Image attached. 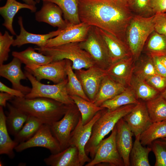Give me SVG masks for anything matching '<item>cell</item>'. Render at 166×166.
Segmentation results:
<instances>
[{"label":"cell","instance_id":"49","mask_svg":"<svg viewBox=\"0 0 166 166\" xmlns=\"http://www.w3.org/2000/svg\"><path fill=\"white\" fill-rule=\"evenodd\" d=\"M158 57L161 61L166 68V55H162Z\"/></svg>","mask_w":166,"mask_h":166},{"label":"cell","instance_id":"40","mask_svg":"<svg viewBox=\"0 0 166 166\" xmlns=\"http://www.w3.org/2000/svg\"><path fill=\"white\" fill-rule=\"evenodd\" d=\"M156 157L155 166H166V142L156 140L150 145Z\"/></svg>","mask_w":166,"mask_h":166},{"label":"cell","instance_id":"14","mask_svg":"<svg viewBox=\"0 0 166 166\" xmlns=\"http://www.w3.org/2000/svg\"><path fill=\"white\" fill-rule=\"evenodd\" d=\"M91 27L83 22L76 25L69 24L59 35L48 40L43 47H51L82 42L87 37Z\"/></svg>","mask_w":166,"mask_h":166},{"label":"cell","instance_id":"48","mask_svg":"<svg viewBox=\"0 0 166 166\" xmlns=\"http://www.w3.org/2000/svg\"><path fill=\"white\" fill-rule=\"evenodd\" d=\"M25 3L28 5L36 6L37 2L34 0H22Z\"/></svg>","mask_w":166,"mask_h":166},{"label":"cell","instance_id":"21","mask_svg":"<svg viewBox=\"0 0 166 166\" xmlns=\"http://www.w3.org/2000/svg\"><path fill=\"white\" fill-rule=\"evenodd\" d=\"M127 87L106 74L102 80L93 103L101 106L105 101L122 92Z\"/></svg>","mask_w":166,"mask_h":166},{"label":"cell","instance_id":"47","mask_svg":"<svg viewBox=\"0 0 166 166\" xmlns=\"http://www.w3.org/2000/svg\"><path fill=\"white\" fill-rule=\"evenodd\" d=\"M15 97L4 92L0 93V106L5 107L7 105V101L12 99Z\"/></svg>","mask_w":166,"mask_h":166},{"label":"cell","instance_id":"9","mask_svg":"<svg viewBox=\"0 0 166 166\" xmlns=\"http://www.w3.org/2000/svg\"><path fill=\"white\" fill-rule=\"evenodd\" d=\"M81 117V113L76 104L69 105L63 117L50 126L53 134L60 145L61 151L69 146L71 133Z\"/></svg>","mask_w":166,"mask_h":166},{"label":"cell","instance_id":"16","mask_svg":"<svg viewBox=\"0 0 166 166\" xmlns=\"http://www.w3.org/2000/svg\"><path fill=\"white\" fill-rule=\"evenodd\" d=\"M41 9L35 12V18L38 22L46 23L58 29L63 30L69 24L62 18L63 12L60 8L55 3L42 1Z\"/></svg>","mask_w":166,"mask_h":166},{"label":"cell","instance_id":"8","mask_svg":"<svg viewBox=\"0 0 166 166\" xmlns=\"http://www.w3.org/2000/svg\"><path fill=\"white\" fill-rule=\"evenodd\" d=\"M116 125L110 135L101 141L94 157L85 164V166H102L103 164L111 166H124L116 146Z\"/></svg>","mask_w":166,"mask_h":166},{"label":"cell","instance_id":"42","mask_svg":"<svg viewBox=\"0 0 166 166\" xmlns=\"http://www.w3.org/2000/svg\"><path fill=\"white\" fill-rule=\"evenodd\" d=\"M144 81L160 93L166 89V77L156 74L148 77Z\"/></svg>","mask_w":166,"mask_h":166},{"label":"cell","instance_id":"30","mask_svg":"<svg viewBox=\"0 0 166 166\" xmlns=\"http://www.w3.org/2000/svg\"><path fill=\"white\" fill-rule=\"evenodd\" d=\"M139 101L132 89L128 86L123 91L105 101L101 106L108 110H112L125 105H136Z\"/></svg>","mask_w":166,"mask_h":166},{"label":"cell","instance_id":"35","mask_svg":"<svg viewBox=\"0 0 166 166\" xmlns=\"http://www.w3.org/2000/svg\"><path fill=\"white\" fill-rule=\"evenodd\" d=\"M145 102L152 123L166 121V100L160 94Z\"/></svg>","mask_w":166,"mask_h":166},{"label":"cell","instance_id":"23","mask_svg":"<svg viewBox=\"0 0 166 166\" xmlns=\"http://www.w3.org/2000/svg\"><path fill=\"white\" fill-rule=\"evenodd\" d=\"M44 161L49 166H81L78 150L73 145L58 153L52 154L45 158Z\"/></svg>","mask_w":166,"mask_h":166},{"label":"cell","instance_id":"19","mask_svg":"<svg viewBox=\"0 0 166 166\" xmlns=\"http://www.w3.org/2000/svg\"><path fill=\"white\" fill-rule=\"evenodd\" d=\"M18 23L20 27V33L18 35H16L12 45L18 47L27 44H35L38 47H43L48 40L57 36L64 29H58L45 34H36L28 32L25 29L22 16L18 18Z\"/></svg>","mask_w":166,"mask_h":166},{"label":"cell","instance_id":"45","mask_svg":"<svg viewBox=\"0 0 166 166\" xmlns=\"http://www.w3.org/2000/svg\"><path fill=\"white\" fill-rule=\"evenodd\" d=\"M152 58L153 64L157 74L166 77V68L160 61L159 57L156 55H151Z\"/></svg>","mask_w":166,"mask_h":166},{"label":"cell","instance_id":"27","mask_svg":"<svg viewBox=\"0 0 166 166\" xmlns=\"http://www.w3.org/2000/svg\"><path fill=\"white\" fill-rule=\"evenodd\" d=\"M35 50V48L29 47L22 51H13L12 55L19 59L25 65H42L53 61L51 56L37 52Z\"/></svg>","mask_w":166,"mask_h":166},{"label":"cell","instance_id":"13","mask_svg":"<svg viewBox=\"0 0 166 166\" xmlns=\"http://www.w3.org/2000/svg\"><path fill=\"white\" fill-rule=\"evenodd\" d=\"M75 73L86 95L93 102L102 80L107 74L106 70L94 65L85 70H75Z\"/></svg>","mask_w":166,"mask_h":166},{"label":"cell","instance_id":"1","mask_svg":"<svg viewBox=\"0 0 166 166\" xmlns=\"http://www.w3.org/2000/svg\"><path fill=\"white\" fill-rule=\"evenodd\" d=\"M79 13L81 22L106 31L127 44L126 30L134 15L127 0H79Z\"/></svg>","mask_w":166,"mask_h":166},{"label":"cell","instance_id":"12","mask_svg":"<svg viewBox=\"0 0 166 166\" xmlns=\"http://www.w3.org/2000/svg\"><path fill=\"white\" fill-rule=\"evenodd\" d=\"M35 147L48 149L51 154L61 151L60 145L51 131L50 125L43 124L35 134L28 140L19 143L15 148L18 152Z\"/></svg>","mask_w":166,"mask_h":166},{"label":"cell","instance_id":"32","mask_svg":"<svg viewBox=\"0 0 166 166\" xmlns=\"http://www.w3.org/2000/svg\"><path fill=\"white\" fill-rule=\"evenodd\" d=\"M140 136L139 135L135 136V139L130 153L131 165L150 166L148 155L152 149L151 147H146L142 144Z\"/></svg>","mask_w":166,"mask_h":166},{"label":"cell","instance_id":"53","mask_svg":"<svg viewBox=\"0 0 166 166\" xmlns=\"http://www.w3.org/2000/svg\"><path fill=\"white\" fill-rule=\"evenodd\" d=\"M165 15L166 16V13H165Z\"/></svg>","mask_w":166,"mask_h":166},{"label":"cell","instance_id":"4","mask_svg":"<svg viewBox=\"0 0 166 166\" xmlns=\"http://www.w3.org/2000/svg\"><path fill=\"white\" fill-rule=\"evenodd\" d=\"M79 42H72L51 47H38L35 48L38 52L51 56L53 61L68 59L72 63L73 70L88 69L95 65L89 54L80 46Z\"/></svg>","mask_w":166,"mask_h":166},{"label":"cell","instance_id":"46","mask_svg":"<svg viewBox=\"0 0 166 166\" xmlns=\"http://www.w3.org/2000/svg\"><path fill=\"white\" fill-rule=\"evenodd\" d=\"M0 91L6 93L16 97H23L25 96V95L21 91L8 87L1 81H0Z\"/></svg>","mask_w":166,"mask_h":166},{"label":"cell","instance_id":"2","mask_svg":"<svg viewBox=\"0 0 166 166\" xmlns=\"http://www.w3.org/2000/svg\"><path fill=\"white\" fill-rule=\"evenodd\" d=\"M10 101L29 115L35 117L44 124L50 126L63 117L69 105L43 97L29 99L15 97Z\"/></svg>","mask_w":166,"mask_h":166},{"label":"cell","instance_id":"24","mask_svg":"<svg viewBox=\"0 0 166 166\" xmlns=\"http://www.w3.org/2000/svg\"><path fill=\"white\" fill-rule=\"evenodd\" d=\"M22 9L29 10L32 12H36V6L22 3L16 0H6L5 4L0 7V14L4 20L2 25L13 35H16L13 26L14 18L19 11Z\"/></svg>","mask_w":166,"mask_h":166},{"label":"cell","instance_id":"5","mask_svg":"<svg viewBox=\"0 0 166 166\" xmlns=\"http://www.w3.org/2000/svg\"><path fill=\"white\" fill-rule=\"evenodd\" d=\"M154 15L149 17L134 15L127 28L126 43L135 62L141 54L149 36L154 30Z\"/></svg>","mask_w":166,"mask_h":166},{"label":"cell","instance_id":"51","mask_svg":"<svg viewBox=\"0 0 166 166\" xmlns=\"http://www.w3.org/2000/svg\"><path fill=\"white\" fill-rule=\"evenodd\" d=\"M37 3H39L40 2L41 0H34Z\"/></svg>","mask_w":166,"mask_h":166},{"label":"cell","instance_id":"6","mask_svg":"<svg viewBox=\"0 0 166 166\" xmlns=\"http://www.w3.org/2000/svg\"><path fill=\"white\" fill-rule=\"evenodd\" d=\"M24 73L32 86L30 92L25 95V97L31 99L43 97L51 99L67 105L75 104L67 91V78L57 84L46 85L40 82L27 71L25 70Z\"/></svg>","mask_w":166,"mask_h":166},{"label":"cell","instance_id":"50","mask_svg":"<svg viewBox=\"0 0 166 166\" xmlns=\"http://www.w3.org/2000/svg\"><path fill=\"white\" fill-rule=\"evenodd\" d=\"M160 94L166 100V89L164 91L160 93Z\"/></svg>","mask_w":166,"mask_h":166},{"label":"cell","instance_id":"43","mask_svg":"<svg viewBox=\"0 0 166 166\" xmlns=\"http://www.w3.org/2000/svg\"><path fill=\"white\" fill-rule=\"evenodd\" d=\"M154 30L166 35V16L165 13H158L154 15Z\"/></svg>","mask_w":166,"mask_h":166},{"label":"cell","instance_id":"36","mask_svg":"<svg viewBox=\"0 0 166 166\" xmlns=\"http://www.w3.org/2000/svg\"><path fill=\"white\" fill-rule=\"evenodd\" d=\"M66 59V70L68 81L66 89L69 96H77L88 101H90L85 93L81 84L72 67V62Z\"/></svg>","mask_w":166,"mask_h":166},{"label":"cell","instance_id":"33","mask_svg":"<svg viewBox=\"0 0 166 166\" xmlns=\"http://www.w3.org/2000/svg\"><path fill=\"white\" fill-rule=\"evenodd\" d=\"M77 106L81 114L83 125L89 122L99 111L105 109L96 105L77 96H70Z\"/></svg>","mask_w":166,"mask_h":166},{"label":"cell","instance_id":"39","mask_svg":"<svg viewBox=\"0 0 166 166\" xmlns=\"http://www.w3.org/2000/svg\"><path fill=\"white\" fill-rule=\"evenodd\" d=\"M127 1L129 8L134 15L149 17L155 15L149 6V0H127Z\"/></svg>","mask_w":166,"mask_h":166},{"label":"cell","instance_id":"10","mask_svg":"<svg viewBox=\"0 0 166 166\" xmlns=\"http://www.w3.org/2000/svg\"><path fill=\"white\" fill-rule=\"evenodd\" d=\"M103 110L98 112L93 119L85 125L82 124L81 117L76 126L71 133L69 146H74L77 148L81 166L91 160L85 152V147L90 137L93 125L101 115Z\"/></svg>","mask_w":166,"mask_h":166},{"label":"cell","instance_id":"3","mask_svg":"<svg viewBox=\"0 0 166 166\" xmlns=\"http://www.w3.org/2000/svg\"><path fill=\"white\" fill-rule=\"evenodd\" d=\"M135 105H124L115 110L105 109L101 115L96 121L92 128L90 137L85 147V152L92 159L94 157L101 141L114 128L121 118L129 113Z\"/></svg>","mask_w":166,"mask_h":166},{"label":"cell","instance_id":"18","mask_svg":"<svg viewBox=\"0 0 166 166\" xmlns=\"http://www.w3.org/2000/svg\"><path fill=\"white\" fill-rule=\"evenodd\" d=\"M116 126L117 148L124 166H129L130 153L133 146L132 136L134 134L123 118L117 122Z\"/></svg>","mask_w":166,"mask_h":166},{"label":"cell","instance_id":"37","mask_svg":"<svg viewBox=\"0 0 166 166\" xmlns=\"http://www.w3.org/2000/svg\"><path fill=\"white\" fill-rule=\"evenodd\" d=\"M134 64L133 74L144 80L148 77L157 74L154 65L152 58L150 55L145 53L141 55Z\"/></svg>","mask_w":166,"mask_h":166},{"label":"cell","instance_id":"7","mask_svg":"<svg viewBox=\"0 0 166 166\" xmlns=\"http://www.w3.org/2000/svg\"><path fill=\"white\" fill-rule=\"evenodd\" d=\"M79 44L89 54L95 66L106 70L112 63L107 45L97 27L91 26L85 39Z\"/></svg>","mask_w":166,"mask_h":166},{"label":"cell","instance_id":"22","mask_svg":"<svg viewBox=\"0 0 166 166\" xmlns=\"http://www.w3.org/2000/svg\"><path fill=\"white\" fill-rule=\"evenodd\" d=\"M97 28L106 43L112 63L122 58L132 56L126 43L109 32Z\"/></svg>","mask_w":166,"mask_h":166},{"label":"cell","instance_id":"25","mask_svg":"<svg viewBox=\"0 0 166 166\" xmlns=\"http://www.w3.org/2000/svg\"><path fill=\"white\" fill-rule=\"evenodd\" d=\"M3 107L0 106V154H5L10 159L15 156L14 150L18 143L11 139L9 135Z\"/></svg>","mask_w":166,"mask_h":166},{"label":"cell","instance_id":"26","mask_svg":"<svg viewBox=\"0 0 166 166\" xmlns=\"http://www.w3.org/2000/svg\"><path fill=\"white\" fill-rule=\"evenodd\" d=\"M9 113L6 122L9 133L14 136L20 131L29 115L11 104L7 103Z\"/></svg>","mask_w":166,"mask_h":166},{"label":"cell","instance_id":"44","mask_svg":"<svg viewBox=\"0 0 166 166\" xmlns=\"http://www.w3.org/2000/svg\"><path fill=\"white\" fill-rule=\"evenodd\" d=\"M149 6L155 14L166 13V0H149Z\"/></svg>","mask_w":166,"mask_h":166},{"label":"cell","instance_id":"41","mask_svg":"<svg viewBox=\"0 0 166 166\" xmlns=\"http://www.w3.org/2000/svg\"><path fill=\"white\" fill-rule=\"evenodd\" d=\"M14 39L13 35H10L6 31L3 34L0 33V65L3 64L9 57L10 47Z\"/></svg>","mask_w":166,"mask_h":166},{"label":"cell","instance_id":"11","mask_svg":"<svg viewBox=\"0 0 166 166\" xmlns=\"http://www.w3.org/2000/svg\"><path fill=\"white\" fill-rule=\"evenodd\" d=\"M66 59L52 61L42 65H25L24 69L33 75L38 81L49 80L54 84L67 78Z\"/></svg>","mask_w":166,"mask_h":166},{"label":"cell","instance_id":"52","mask_svg":"<svg viewBox=\"0 0 166 166\" xmlns=\"http://www.w3.org/2000/svg\"><path fill=\"white\" fill-rule=\"evenodd\" d=\"M161 139L166 142V137L163 138H162Z\"/></svg>","mask_w":166,"mask_h":166},{"label":"cell","instance_id":"20","mask_svg":"<svg viewBox=\"0 0 166 166\" xmlns=\"http://www.w3.org/2000/svg\"><path fill=\"white\" fill-rule=\"evenodd\" d=\"M135 62L132 56L127 57L112 63L106 70L107 74L115 80L128 86Z\"/></svg>","mask_w":166,"mask_h":166},{"label":"cell","instance_id":"29","mask_svg":"<svg viewBox=\"0 0 166 166\" xmlns=\"http://www.w3.org/2000/svg\"><path fill=\"white\" fill-rule=\"evenodd\" d=\"M53 3L61 10L64 19L69 23H80L79 13V0H42Z\"/></svg>","mask_w":166,"mask_h":166},{"label":"cell","instance_id":"28","mask_svg":"<svg viewBox=\"0 0 166 166\" xmlns=\"http://www.w3.org/2000/svg\"><path fill=\"white\" fill-rule=\"evenodd\" d=\"M128 86L133 91L138 99L145 101L155 98L160 93L144 80L134 74L131 77Z\"/></svg>","mask_w":166,"mask_h":166},{"label":"cell","instance_id":"31","mask_svg":"<svg viewBox=\"0 0 166 166\" xmlns=\"http://www.w3.org/2000/svg\"><path fill=\"white\" fill-rule=\"evenodd\" d=\"M143 49L145 53L151 55H166V35L154 30L146 40Z\"/></svg>","mask_w":166,"mask_h":166},{"label":"cell","instance_id":"34","mask_svg":"<svg viewBox=\"0 0 166 166\" xmlns=\"http://www.w3.org/2000/svg\"><path fill=\"white\" fill-rule=\"evenodd\" d=\"M166 137V121L153 122L140 136L144 146L150 145L154 140Z\"/></svg>","mask_w":166,"mask_h":166},{"label":"cell","instance_id":"17","mask_svg":"<svg viewBox=\"0 0 166 166\" xmlns=\"http://www.w3.org/2000/svg\"><path fill=\"white\" fill-rule=\"evenodd\" d=\"M22 63L19 59L14 57L9 63L0 65V76L10 81L13 88L21 91L25 95L30 92L31 88L21 83V80L27 79L22 69Z\"/></svg>","mask_w":166,"mask_h":166},{"label":"cell","instance_id":"15","mask_svg":"<svg viewBox=\"0 0 166 166\" xmlns=\"http://www.w3.org/2000/svg\"><path fill=\"white\" fill-rule=\"evenodd\" d=\"M123 118L135 136L140 135L152 123L144 101H140Z\"/></svg>","mask_w":166,"mask_h":166},{"label":"cell","instance_id":"38","mask_svg":"<svg viewBox=\"0 0 166 166\" xmlns=\"http://www.w3.org/2000/svg\"><path fill=\"white\" fill-rule=\"evenodd\" d=\"M43 124L39 119L29 115L23 127L14 136V140L18 144L28 140L35 134Z\"/></svg>","mask_w":166,"mask_h":166}]
</instances>
